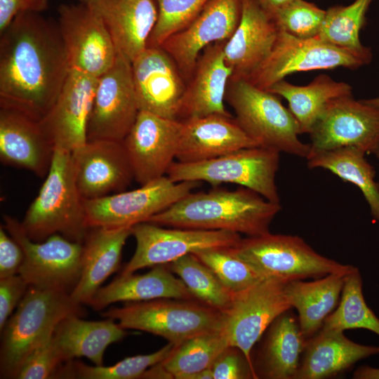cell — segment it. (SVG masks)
Wrapping results in <instances>:
<instances>
[{
    "label": "cell",
    "mask_w": 379,
    "mask_h": 379,
    "mask_svg": "<svg viewBox=\"0 0 379 379\" xmlns=\"http://www.w3.org/2000/svg\"><path fill=\"white\" fill-rule=\"evenodd\" d=\"M0 34V107L41 121L70 69L58 24L25 13Z\"/></svg>",
    "instance_id": "cell-1"
},
{
    "label": "cell",
    "mask_w": 379,
    "mask_h": 379,
    "mask_svg": "<svg viewBox=\"0 0 379 379\" xmlns=\"http://www.w3.org/2000/svg\"><path fill=\"white\" fill-rule=\"evenodd\" d=\"M280 204L241 187L192 192L147 222L171 227L225 230L257 237L270 232Z\"/></svg>",
    "instance_id": "cell-2"
},
{
    "label": "cell",
    "mask_w": 379,
    "mask_h": 379,
    "mask_svg": "<svg viewBox=\"0 0 379 379\" xmlns=\"http://www.w3.org/2000/svg\"><path fill=\"white\" fill-rule=\"evenodd\" d=\"M21 223L29 237L36 241L60 234L71 241L84 242L89 228L71 152L54 148L48 173Z\"/></svg>",
    "instance_id": "cell-3"
},
{
    "label": "cell",
    "mask_w": 379,
    "mask_h": 379,
    "mask_svg": "<svg viewBox=\"0 0 379 379\" xmlns=\"http://www.w3.org/2000/svg\"><path fill=\"white\" fill-rule=\"evenodd\" d=\"M81 315L69 293L29 286L1 331V378H16L27 356L57 325L71 314Z\"/></svg>",
    "instance_id": "cell-4"
},
{
    "label": "cell",
    "mask_w": 379,
    "mask_h": 379,
    "mask_svg": "<svg viewBox=\"0 0 379 379\" xmlns=\"http://www.w3.org/2000/svg\"><path fill=\"white\" fill-rule=\"evenodd\" d=\"M225 100L234 119L258 147L307 159L310 143L302 142L299 124L277 95L243 78L230 77Z\"/></svg>",
    "instance_id": "cell-5"
},
{
    "label": "cell",
    "mask_w": 379,
    "mask_h": 379,
    "mask_svg": "<svg viewBox=\"0 0 379 379\" xmlns=\"http://www.w3.org/2000/svg\"><path fill=\"white\" fill-rule=\"evenodd\" d=\"M124 329H135L166 339L174 347L196 335L222 330L223 311L192 300L157 299L133 302L102 313Z\"/></svg>",
    "instance_id": "cell-6"
},
{
    "label": "cell",
    "mask_w": 379,
    "mask_h": 379,
    "mask_svg": "<svg viewBox=\"0 0 379 379\" xmlns=\"http://www.w3.org/2000/svg\"><path fill=\"white\" fill-rule=\"evenodd\" d=\"M232 252L265 277L286 281L347 274L355 267L325 257L296 235L268 232L241 239Z\"/></svg>",
    "instance_id": "cell-7"
},
{
    "label": "cell",
    "mask_w": 379,
    "mask_h": 379,
    "mask_svg": "<svg viewBox=\"0 0 379 379\" xmlns=\"http://www.w3.org/2000/svg\"><path fill=\"white\" fill-rule=\"evenodd\" d=\"M279 154L261 147L244 148L198 162L174 161L166 175L174 182L203 181L215 187L222 183L236 184L280 204L275 180Z\"/></svg>",
    "instance_id": "cell-8"
},
{
    "label": "cell",
    "mask_w": 379,
    "mask_h": 379,
    "mask_svg": "<svg viewBox=\"0 0 379 379\" xmlns=\"http://www.w3.org/2000/svg\"><path fill=\"white\" fill-rule=\"evenodd\" d=\"M4 227L20 246L23 261L18 274L29 286L70 293L82 266L83 243L54 234L41 241L31 239L21 222L4 215Z\"/></svg>",
    "instance_id": "cell-9"
},
{
    "label": "cell",
    "mask_w": 379,
    "mask_h": 379,
    "mask_svg": "<svg viewBox=\"0 0 379 379\" xmlns=\"http://www.w3.org/2000/svg\"><path fill=\"white\" fill-rule=\"evenodd\" d=\"M199 184L198 181L174 182L164 175L135 190L84 200L86 225L88 228H117L147 222Z\"/></svg>",
    "instance_id": "cell-10"
},
{
    "label": "cell",
    "mask_w": 379,
    "mask_h": 379,
    "mask_svg": "<svg viewBox=\"0 0 379 379\" xmlns=\"http://www.w3.org/2000/svg\"><path fill=\"white\" fill-rule=\"evenodd\" d=\"M288 281L265 277L248 289L234 293L231 304L223 311L222 330L230 345L244 354L254 372L251 357L253 346L279 315L292 309L286 295Z\"/></svg>",
    "instance_id": "cell-11"
},
{
    "label": "cell",
    "mask_w": 379,
    "mask_h": 379,
    "mask_svg": "<svg viewBox=\"0 0 379 379\" xmlns=\"http://www.w3.org/2000/svg\"><path fill=\"white\" fill-rule=\"evenodd\" d=\"M370 62L363 57L317 38L300 39L282 30L265 60L246 79L267 90L294 72L345 67L357 69Z\"/></svg>",
    "instance_id": "cell-12"
},
{
    "label": "cell",
    "mask_w": 379,
    "mask_h": 379,
    "mask_svg": "<svg viewBox=\"0 0 379 379\" xmlns=\"http://www.w3.org/2000/svg\"><path fill=\"white\" fill-rule=\"evenodd\" d=\"M136 248L121 275L138 270L168 265L181 257L197 252L219 248L234 247L242 239L239 234L213 230L173 227L163 228L149 222L131 227Z\"/></svg>",
    "instance_id": "cell-13"
},
{
    "label": "cell",
    "mask_w": 379,
    "mask_h": 379,
    "mask_svg": "<svg viewBox=\"0 0 379 379\" xmlns=\"http://www.w3.org/2000/svg\"><path fill=\"white\" fill-rule=\"evenodd\" d=\"M310 155L345 147L379 152V108L353 95L331 101L310 133Z\"/></svg>",
    "instance_id": "cell-14"
},
{
    "label": "cell",
    "mask_w": 379,
    "mask_h": 379,
    "mask_svg": "<svg viewBox=\"0 0 379 379\" xmlns=\"http://www.w3.org/2000/svg\"><path fill=\"white\" fill-rule=\"evenodd\" d=\"M131 62L117 53L113 65L98 77L87 127V140L123 141L139 112Z\"/></svg>",
    "instance_id": "cell-15"
},
{
    "label": "cell",
    "mask_w": 379,
    "mask_h": 379,
    "mask_svg": "<svg viewBox=\"0 0 379 379\" xmlns=\"http://www.w3.org/2000/svg\"><path fill=\"white\" fill-rule=\"evenodd\" d=\"M58 27L70 69L99 77L114 64L117 51L100 16L88 5H62Z\"/></svg>",
    "instance_id": "cell-16"
},
{
    "label": "cell",
    "mask_w": 379,
    "mask_h": 379,
    "mask_svg": "<svg viewBox=\"0 0 379 379\" xmlns=\"http://www.w3.org/2000/svg\"><path fill=\"white\" fill-rule=\"evenodd\" d=\"M181 121L139 111L123 143L140 185L166 175L176 159Z\"/></svg>",
    "instance_id": "cell-17"
},
{
    "label": "cell",
    "mask_w": 379,
    "mask_h": 379,
    "mask_svg": "<svg viewBox=\"0 0 379 379\" xmlns=\"http://www.w3.org/2000/svg\"><path fill=\"white\" fill-rule=\"evenodd\" d=\"M241 0H211L185 28L161 45L184 78L190 79L200 53L207 46L227 41L239 22Z\"/></svg>",
    "instance_id": "cell-18"
},
{
    "label": "cell",
    "mask_w": 379,
    "mask_h": 379,
    "mask_svg": "<svg viewBox=\"0 0 379 379\" xmlns=\"http://www.w3.org/2000/svg\"><path fill=\"white\" fill-rule=\"evenodd\" d=\"M131 70L139 110L178 119L186 85L172 58L160 46H147Z\"/></svg>",
    "instance_id": "cell-19"
},
{
    "label": "cell",
    "mask_w": 379,
    "mask_h": 379,
    "mask_svg": "<svg viewBox=\"0 0 379 379\" xmlns=\"http://www.w3.org/2000/svg\"><path fill=\"white\" fill-rule=\"evenodd\" d=\"M71 154L76 184L84 200L124 191L134 179L123 141L87 140Z\"/></svg>",
    "instance_id": "cell-20"
},
{
    "label": "cell",
    "mask_w": 379,
    "mask_h": 379,
    "mask_svg": "<svg viewBox=\"0 0 379 379\" xmlns=\"http://www.w3.org/2000/svg\"><path fill=\"white\" fill-rule=\"evenodd\" d=\"M98 77L70 69L53 107L40 121L54 147L69 152L87 141V127Z\"/></svg>",
    "instance_id": "cell-21"
},
{
    "label": "cell",
    "mask_w": 379,
    "mask_h": 379,
    "mask_svg": "<svg viewBox=\"0 0 379 379\" xmlns=\"http://www.w3.org/2000/svg\"><path fill=\"white\" fill-rule=\"evenodd\" d=\"M279 29L257 0H241L239 22L225 42L223 53L231 77L246 79L268 57Z\"/></svg>",
    "instance_id": "cell-22"
},
{
    "label": "cell",
    "mask_w": 379,
    "mask_h": 379,
    "mask_svg": "<svg viewBox=\"0 0 379 379\" xmlns=\"http://www.w3.org/2000/svg\"><path fill=\"white\" fill-rule=\"evenodd\" d=\"M54 148L40 121L20 112L0 107L1 163L28 170L43 178L50 169Z\"/></svg>",
    "instance_id": "cell-23"
},
{
    "label": "cell",
    "mask_w": 379,
    "mask_h": 379,
    "mask_svg": "<svg viewBox=\"0 0 379 379\" xmlns=\"http://www.w3.org/2000/svg\"><path fill=\"white\" fill-rule=\"evenodd\" d=\"M253 147L258 146L232 116L211 114L181 121L176 159L198 162Z\"/></svg>",
    "instance_id": "cell-24"
},
{
    "label": "cell",
    "mask_w": 379,
    "mask_h": 379,
    "mask_svg": "<svg viewBox=\"0 0 379 379\" xmlns=\"http://www.w3.org/2000/svg\"><path fill=\"white\" fill-rule=\"evenodd\" d=\"M225 42L207 46L199 57L182 99L178 114L182 120L211 114L232 117L225 106L227 88L232 75L224 57Z\"/></svg>",
    "instance_id": "cell-25"
},
{
    "label": "cell",
    "mask_w": 379,
    "mask_h": 379,
    "mask_svg": "<svg viewBox=\"0 0 379 379\" xmlns=\"http://www.w3.org/2000/svg\"><path fill=\"white\" fill-rule=\"evenodd\" d=\"M102 18L118 53L131 62L147 47L158 9L153 0H82Z\"/></svg>",
    "instance_id": "cell-26"
},
{
    "label": "cell",
    "mask_w": 379,
    "mask_h": 379,
    "mask_svg": "<svg viewBox=\"0 0 379 379\" xmlns=\"http://www.w3.org/2000/svg\"><path fill=\"white\" fill-rule=\"evenodd\" d=\"M132 227L89 228L83 242L80 278L69 293L77 305H88L102 283L119 267Z\"/></svg>",
    "instance_id": "cell-27"
},
{
    "label": "cell",
    "mask_w": 379,
    "mask_h": 379,
    "mask_svg": "<svg viewBox=\"0 0 379 379\" xmlns=\"http://www.w3.org/2000/svg\"><path fill=\"white\" fill-rule=\"evenodd\" d=\"M378 354L379 346L359 344L343 331L321 328L307 340L295 379L333 378Z\"/></svg>",
    "instance_id": "cell-28"
},
{
    "label": "cell",
    "mask_w": 379,
    "mask_h": 379,
    "mask_svg": "<svg viewBox=\"0 0 379 379\" xmlns=\"http://www.w3.org/2000/svg\"><path fill=\"white\" fill-rule=\"evenodd\" d=\"M171 298L193 300L194 298L180 278L165 265H159L143 274H120L109 284L101 286L88 305L95 310H101L117 302Z\"/></svg>",
    "instance_id": "cell-29"
},
{
    "label": "cell",
    "mask_w": 379,
    "mask_h": 379,
    "mask_svg": "<svg viewBox=\"0 0 379 379\" xmlns=\"http://www.w3.org/2000/svg\"><path fill=\"white\" fill-rule=\"evenodd\" d=\"M79 314H71L56 326L53 338L64 362L84 357L94 365H103L107 347L126 335L114 319L86 321Z\"/></svg>",
    "instance_id": "cell-30"
},
{
    "label": "cell",
    "mask_w": 379,
    "mask_h": 379,
    "mask_svg": "<svg viewBox=\"0 0 379 379\" xmlns=\"http://www.w3.org/2000/svg\"><path fill=\"white\" fill-rule=\"evenodd\" d=\"M307 338L291 309L270 325L255 368L257 378L295 379Z\"/></svg>",
    "instance_id": "cell-31"
},
{
    "label": "cell",
    "mask_w": 379,
    "mask_h": 379,
    "mask_svg": "<svg viewBox=\"0 0 379 379\" xmlns=\"http://www.w3.org/2000/svg\"><path fill=\"white\" fill-rule=\"evenodd\" d=\"M345 275L330 274L312 281L298 279L286 283L287 299L291 308L298 312L300 326L307 339L321 328L338 305Z\"/></svg>",
    "instance_id": "cell-32"
},
{
    "label": "cell",
    "mask_w": 379,
    "mask_h": 379,
    "mask_svg": "<svg viewBox=\"0 0 379 379\" xmlns=\"http://www.w3.org/2000/svg\"><path fill=\"white\" fill-rule=\"evenodd\" d=\"M267 91L287 100L288 109L299 124L301 134H310L331 101L352 95L350 84L336 81L326 74L317 76L305 86L294 85L282 79Z\"/></svg>",
    "instance_id": "cell-33"
},
{
    "label": "cell",
    "mask_w": 379,
    "mask_h": 379,
    "mask_svg": "<svg viewBox=\"0 0 379 379\" xmlns=\"http://www.w3.org/2000/svg\"><path fill=\"white\" fill-rule=\"evenodd\" d=\"M365 155L356 147H345L315 153L306 159L308 168L328 170L356 185L367 201L373 218L379 222V183L375 180V169Z\"/></svg>",
    "instance_id": "cell-34"
},
{
    "label": "cell",
    "mask_w": 379,
    "mask_h": 379,
    "mask_svg": "<svg viewBox=\"0 0 379 379\" xmlns=\"http://www.w3.org/2000/svg\"><path fill=\"white\" fill-rule=\"evenodd\" d=\"M230 343L223 330L192 337L173 347L161 363L175 379H190L193 374L211 368L217 357Z\"/></svg>",
    "instance_id": "cell-35"
},
{
    "label": "cell",
    "mask_w": 379,
    "mask_h": 379,
    "mask_svg": "<svg viewBox=\"0 0 379 379\" xmlns=\"http://www.w3.org/2000/svg\"><path fill=\"white\" fill-rule=\"evenodd\" d=\"M373 0H355L351 4L334 6L326 11L318 36L323 41L349 50L368 60L370 48L362 45L359 33L366 23V14Z\"/></svg>",
    "instance_id": "cell-36"
},
{
    "label": "cell",
    "mask_w": 379,
    "mask_h": 379,
    "mask_svg": "<svg viewBox=\"0 0 379 379\" xmlns=\"http://www.w3.org/2000/svg\"><path fill=\"white\" fill-rule=\"evenodd\" d=\"M321 328L343 332L347 329L364 328L379 335V318L365 301L358 267L345 276L340 302L325 319Z\"/></svg>",
    "instance_id": "cell-37"
},
{
    "label": "cell",
    "mask_w": 379,
    "mask_h": 379,
    "mask_svg": "<svg viewBox=\"0 0 379 379\" xmlns=\"http://www.w3.org/2000/svg\"><path fill=\"white\" fill-rule=\"evenodd\" d=\"M168 267L201 303L221 311L231 304L234 293L194 254L180 258L168 264Z\"/></svg>",
    "instance_id": "cell-38"
},
{
    "label": "cell",
    "mask_w": 379,
    "mask_h": 379,
    "mask_svg": "<svg viewBox=\"0 0 379 379\" xmlns=\"http://www.w3.org/2000/svg\"><path fill=\"white\" fill-rule=\"evenodd\" d=\"M174 346L168 343L159 350L148 354L125 358L112 366H88L79 361H69L61 367L58 378L81 379H134L142 378L151 366L164 361Z\"/></svg>",
    "instance_id": "cell-39"
},
{
    "label": "cell",
    "mask_w": 379,
    "mask_h": 379,
    "mask_svg": "<svg viewBox=\"0 0 379 379\" xmlns=\"http://www.w3.org/2000/svg\"><path fill=\"white\" fill-rule=\"evenodd\" d=\"M194 255L234 294L248 289L265 278L249 263L235 255L231 248L203 250Z\"/></svg>",
    "instance_id": "cell-40"
},
{
    "label": "cell",
    "mask_w": 379,
    "mask_h": 379,
    "mask_svg": "<svg viewBox=\"0 0 379 379\" xmlns=\"http://www.w3.org/2000/svg\"><path fill=\"white\" fill-rule=\"evenodd\" d=\"M211 0H156L158 16L147 46H161L188 26Z\"/></svg>",
    "instance_id": "cell-41"
},
{
    "label": "cell",
    "mask_w": 379,
    "mask_h": 379,
    "mask_svg": "<svg viewBox=\"0 0 379 379\" xmlns=\"http://www.w3.org/2000/svg\"><path fill=\"white\" fill-rule=\"evenodd\" d=\"M326 11L305 0H291L271 15L280 30L300 39L316 38Z\"/></svg>",
    "instance_id": "cell-42"
},
{
    "label": "cell",
    "mask_w": 379,
    "mask_h": 379,
    "mask_svg": "<svg viewBox=\"0 0 379 379\" xmlns=\"http://www.w3.org/2000/svg\"><path fill=\"white\" fill-rule=\"evenodd\" d=\"M54 333V332H53ZM48 335L27 356L18 373V379H45L55 378L64 363L53 338Z\"/></svg>",
    "instance_id": "cell-43"
},
{
    "label": "cell",
    "mask_w": 379,
    "mask_h": 379,
    "mask_svg": "<svg viewBox=\"0 0 379 379\" xmlns=\"http://www.w3.org/2000/svg\"><path fill=\"white\" fill-rule=\"evenodd\" d=\"M211 370L213 379L257 378L244 354L231 346L217 357Z\"/></svg>",
    "instance_id": "cell-44"
},
{
    "label": "cell",
    "mask_w": 379,
    "mask_h": 379,
    "mask_svg": "<svg viewBox=\"0 0 379 379\" xmlns=\"http://www.w3.org/2000/svg\"><path fill=\"white\" fill-rule=\"evenodd\" d=\"M29 286L18 274L0 279V331L26 293Z\"/></svg>",
    "instance_id": "cell-45"
},
{
    "label": "cell",
    "mask_w": 379,
    "mask_h": 379,
    "mask_svg": "<svg viewBox=\"0 0 379 379\" xmlns=\"http://www.w3.org/2000/svg\"><path fill=\"white\" fill-rule=\"evenodd\" d=\"M23 258L22 248L1 225L0 279L17 274Z\"/></svg>",
    "instance_id": "cell-46"
},
{
    "label": "cell",
    "mask_w": 379,
    "mask_h": 379,
    "mask_svg": "<svg viewBox=\"0 0 379 379\" xmlns=\"http://www.w3.org/2000/svg\"><path fill=\"white\" fill-rule=\"evenodd\" d=\"M49 0H0V33L19 15L39 13L48 8Z\"/></svg>",
    "instance_id": "cell-47"
},
{
    "label": "cell",
    "mask_w": 379,
    "mask_h": 379,
    "mask_svg": "<svg viewBox=\"0 0 379 379\" xmlns=\"http://www.w3.org/2000/svg\"><path fill=\"white\" fill-rule=\"evenodd\" d=\"M354 379H379V368L370 366H361L357 368L354 373Z\"/></svg>",
    "instance_id": "cell-48"
},
{
    "label": "cell",
    "mask_w": 379,
    "mask_h": 379,
    "mask_svg": "<svg viewBox=\"0 0 379 379\" xmlns=\"http://www.w3.org/2000/svg\"><path fill=\"white\" fill-rule=\"evenodd\" d=\"M260 6L271 15L291 0H257Z\"/></svg>",
    "instance_id": "cell-49"
},
{
    "label": "cell",
    "mask_w": 379,
    "mask_h": 379,
    "mask_svg": "<svg viewBox=\"0 0 379 379\" xmlns=\"http://www.w3.org/2000/svg\"><path fill=\"white\" fill-rule=\"evenodd\" d=\"M190 379H213L211 368L204 369L193 374Z\"/></svg>",
    "instance_id": "cell-50"
},
{
    "label": "cell",
    "mask_w": 379,
    "mask_h": 379,
    "mask_svg": "<svg viewBox=\"0 0 379 379\" xmlns=\"http://www.w3.org/2000/svg\"><path fill=\"white\" fill-rule=\"evenodd\" d=\"M361 100L367 105L379 108V96L374 98L364 99Z\"/></svg>",
    "instance_id": "cell-51"
},
{
    "label": "cell",
    "mask_w": 379,
    "mask_h": 379,
    "mask_svg": "<svg viewBox=\"0 0 379 379\" xmlns=\"http://www.w3.org/2000/svg\"><path fill=\"white\" fill-rule=\"evenodd\" d=\"M375 156L378 159H379V152H377V153L375 154Z\"/></svg>",
    "instance_id": "cell-52"
}]
</instances>
